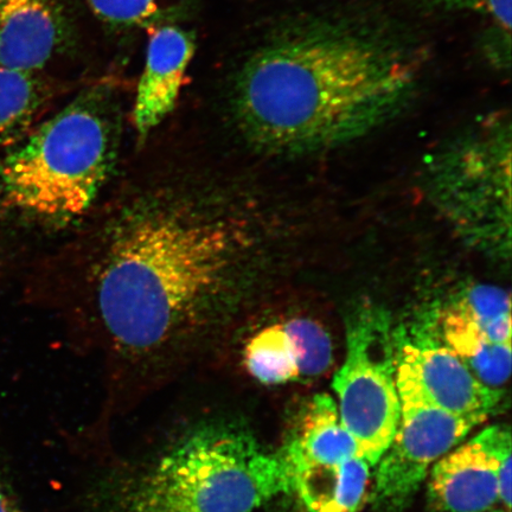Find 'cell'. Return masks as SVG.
Instances as JSON below:
<instances>
[{"instance_id":"obj_14","label":"cell","mask_w":512,"mask_h":512,"mask_svg":"<svg viewBox=\"0 0 512 512\" xmlns=\"http://www.w3.org/2000/svg\"><path fill=\"white\" fill-rule=\"evenodd\" d=\"M362 456L339 418L337 402L328 394L307 403L283 457L287 464L337 463Z\"/></svg>"},{"instance_id":"obj_20","label":"cell","mask_w":512,"mask_h":512,"mask_svg":"<svg viewBox=\"0 0 512 512\" xmlns=\"http://www.w3.org/2000/svg\"><path fill=\"white\" fill-rule=\"evenodd\" d=\"M480 2L484 4L486 9L491 11V14L494 15L499 24H502L505 29L509 30L511 17L510 0H480Z\"/></svg>"},{"instance_id":"obj_12","label":"cell","mask_w":512,"mask_h":512,"mask_svg":"<svg viewBox=\"0 0 512 512\" xmlns=\"http://www.w3.org/2000/svg\"><path fill=\"white\" fill-rule=\"evenodd\" d=\"M56 0H0V67L37 73L64 38Z\"/></svg>"},{"instance_id":"obj_17","label":"cell","mask_w":512,"mask_h":512,"mask_svg":"<svg viewBox=\"0 0 512 512\" xmlns=\"http://www.w3.org/2000/svg\"><path fill=\"white\" fill-rule=\"evenodd\" d=\"M283 324L296 351L300 379L328 373L334 363V347L324 326L310 318H291Z\"/></svg>"},{"instance_id":"obj_5","label":"cell","mask_w":512,"mask_h":512,"mask_svg":"<svg viewBox=\"0 0 512 512\" xmlns=\"http://www.w3.org/2000/svg\"><path fill=\"white\" fill-rule=\"evenodd\" d=\"M393 331L381 307L361 304L352 310L345 322L347 354L332 382L339 418L371 467L380 462L400 422Z\"/></svg>"},{"instance_id":"obj_16","label":"cell","mask_w":512,"mask_h":512,"mask_svg":"<svg viewBox=\"0 0 512 512\" xmlns=\"http://www.w3.org/2000/svg\"><path fill=\"white\" fill-rule=\"evenodd\" d=\"M47 95L35 73L0 67V151L29 130Z\"/></svg>"},{"instance_id":"obj_3","label":"cell","mask_w":512,"mask_h":512,"mask_svg":"<svg viewBox=\"0 0 512 512\" xmlns=\"http://www.w3.org/2000/svg\"><path fill=\"white\" fill-rule=\"evenodd\" d=\"M120 132L110 89L82 92L0 158V208L49 229L78 226L112 181Z\"/></svg>"},{"instance_id":"obj_18","label":"cell","mask_w":512,"mask_h":512,"mask_svg":"<svg viewBox=\"0 0 512 512\" xmlns=\"http://www.w3.org/2000/svg\"><path fill=\"white\" fill-rule=\"evenodd\" d=\"M89 6L106 22L142 24L156 15L157 0H87Z\"/></svg>"},{"instance_id":"obj_11","label":"cell","mask_w":512,"mask_h":512,"mask_svg":"<svg viewBox=\"0 0 512 512\" xmlns=\"http://www.w3.org/2000/svg\"><path fill=\"white\" fill-rule=\"evenodd\" d=\"M195 49V38L187 30L170 25L153 32L133 110L140 142L175 110Z\"/></svg>"},{"instance_id":"obj_6","label":"cell","mask_w":512,"mask_h":512,"mask_svg":"<svg viewBox=\"0 0 512 512\" xmlns=\"http://www.w3.org/2000/svg\"><path fill=\"white\" fill-rule=\"evenodd\" d=\"M501 137L477 138L435 163L430 189L437 207L460 236L482 251L509 256L510 147Z\"/></svg>"},{"instance_id":"obj_7","label":"cell","mask_w":512,"mask_h":512,"mask_svg":"<svg viewBox=\"0 0 512 512\" xmlns=\"http://www.w3.org/2000/svg\"><path fill=\"white\" fill-rule=\"evenodd\" d=\"M401 415L398 430L380 459L374 501L389 512L405 507L424 482L428 470L456 448L485 419L444 411L406 384L396 383Z\"/></svg>"},{"instance_id":"obj_13","label":"cell","mask_w":512,"mask_h":512,"mask_svg":"<svg viewBox=\"0 0 512 512\" xmlns=\"http://www.w3.org/2000/svg\"><path fill=\"white\" fill-rule=\"evenodd\" d=\"M292 491L307 512H358L366 498L370 465L362 456L337 463L287 464Z\"/></svg>"},{"instance_id":"obj_21","label":"cell","mask_w":512,"mask_h":512,"mask_svg":"<svg viewBox=\"0 0 512 512\" xmlns=\"http://www.w3.org/2000/svg\"><path fill=\"white\" fill-rule=\"evenodd\" d=\"M496 512H508V511H496Z\"/></svg>"},{"instance_id":"obj_1","label":"cell","mask_w":512,"mask_h":512,"mask_svg":"<svg viewBox=\"0 0 512 512\" xmlns=\"http://www.w3.org/2000/svg\"><path fill=\"white\" fill-rule=\"evenodd\" d=\"M246 200L219 172L121 182L67 246L69 313L131 362L171 361L219 342L260 271Z\"/></svg>"},{"instance_id":"obj_15","label":"cell","mask_w":512,"mask_h":512,"mask_svg":"<svg viewBox=\"0 0 512 512\" xmlns=\"http://www.w3.org/2000/svg\"><path fill=\"white\" fill-rule=\"evenodd\" d=\"M242 361L255 380L268 386L300 379L296 351L283 323L262 326L249 336Z\"/></svg>"},{"instance_id":"obj_19","label":"cell","mask_w":512,"mask_h":512,"mask_svg":"<svg viewBox=\"0 0 512 512\" xmlns=\"http://www.w3.org/2000/svg\"><path fill=\"white\" fill-rule=\"evenodd\" d=\"M0 512H22L0 447Z\"/></svg>"},{"instance_id":"obj_10","label":"cell","mask_w":512,"mask_h":512,"mask_svg":"<svg viewBox=\"0 0 512 512\" xmlns=\"http://www.w3.org/2000/svg\"><path fill=\"white\" fill-rule=\"evenodd\" d=\"M511 453L510 428L495 425L453 448L431 471L430 499L439 512H486L499 502L498 469Z\"/></svg>"},{"instance_id":"obj_2","label":"cell","mask_w":512,"mask_h":512,"mask_svg":"<svg viewBox=\"0 0 512 512\" xmlns=\"http://www.w3.org/2000/svg\"><path fill=\"white\" fill-rule=\"evenodd\" d=\"M416 86L408 57L352 32L281 38L256 51L235 81L243 136L266 152L334 149L388 123Z\"/></svg>"},{"instance_id":"obj_4","label":"cell","mask_w":512,"mask_h":512,"mask_svg":"<svg viewBox=\"0 0 512 512\" xmlns=\"http://www.w3.org/2000/svg\"><path fill=\"white\" fill-rule=\"evenodd\" d=\"M291 491L283 454L238 428L209 426L166 453L118 512H252Z\"/></svg>"},{"instance_id":"obj_8","label":"cell","mask_w":512,"mask_h":512,"mask_svg":"<svg viewBox=\"0 0 512 512\" xmlns=\"http://www.w3.org/2000/svg\"><path fill=\"white\" fill-rule=\"evenodd\" d=\"M425 328L485 387L502 390L511 374V299L497 286L471 285L434 313Z\"/></svg>"},{"instance_id":"obj_9","label":"cell","mask_w":512,"mask_h":512,"mask_svg":"<svg viewBox=\"0 0 512 512\" xmlns=\"http://www.w3.org/2000/svg\"><path fill=\"white\" fill-rule=\"evenodd\" d=\"M395 382L406 384L435 407L488 419L501 408L504 392L485 387L425 326L394 329Z\"/></svg>"}]
</instances>
